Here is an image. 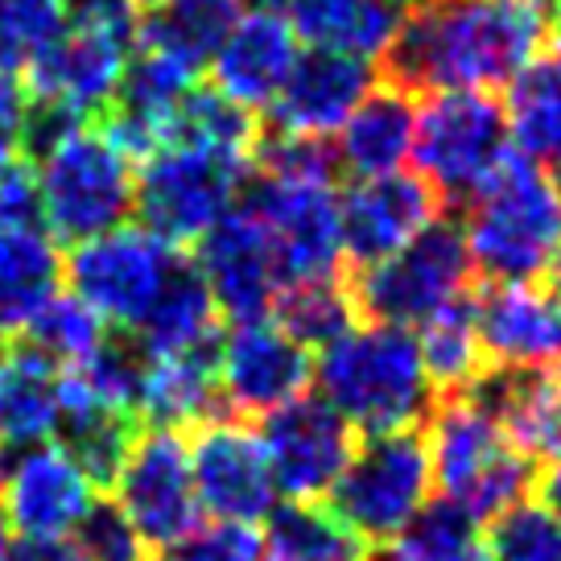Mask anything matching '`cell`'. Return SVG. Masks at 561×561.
Segmentation results:
<instances>
[{
	"label": "cell",
	"instance_id": "obj_1",
	"mask_svg": "<svg viewBox=\"0 0 561 561\" xmlns=\"http://www.w3.org/2000/svg\"><path fill=\"white\" fill-rule=\"evenodd\" d=\"M549 18L537 0H421L385 50V83L409 95L491 91L541 54Z\"/></svg>",
	"mask_w": 561,
	"mask_h": 561
},
{
	"label": "cell",
	"instance_id": "obj_2",
	"mask_svg": "<svg viewBox=\"0 0 561 561\" xmlns=\"http://www.w3.org/2000/svg\"><path fill=\"white\" fill-rule=\"evenodd\" d=\"M314 380L322 401L364 438L421 425L438 404L421 368L417 334L385 322H355L343 339L322 347Z\"/></svg>",
	"mask_w": 561,
	"mask_h": 561
},
{
	"label": "cell",
	"instance_id": "obj_3",
	"mask_svg": "<svg viewBox=\"0 0 561 561\" xmlns=\"http://www.w3.org/2000/svg\"><path fill=\"white\" fill-rule=\"evenodd\" d=\"M467 248L491 285L541 280L561 248V191L545 165L512 149L491 182L467 203Z\"/></svg>",
	"mask_w": 561,
	"mask_h": 561
},
{
	"label": "cell",
	"instance_id": "obj_4",
	"mask_svg": "<svg viewBox=\"0 0 561 561\" xmlns=\"http://www.w3.org/2000/svg\"><path fill=\"white\" fill-rule=\"evenodd\" d=\"M37 219L54 244H83L121 228L137 198V165L107 140L100 124H79L34 161Z\"/></svg>",
	"mask_w": 561,
	"mask_h": 561
},
{
	"label": "cell",
	"instance_id": "obj_5",
	"mask_svg": "<svg viewBox=\"0 0 561 561\" xmlns=\"http://www.w3.org/2000/svg\"><path fill=\"white\" fill-rule=\"evenodd\" d=\"M425 442H430L434 483L474 520H495L500 512L520 504L537 483V467L467 397H442L434 404Z\"/></svg>",
	"mask_w": 561,
	"mask_h": 561
},
{
	"label": "cell",
	"instance_id": "obj_6",
	"mask_svg": "<svg viewBox=\"0 0 561 561\" xmlns=\"http://www.w3.org/2000/svg\"><path fill=\"white\" fill-rule=\"evenodd\" d=\"M355 314L413 331L442 306L467 298L474 280L471 248L455 219H434L392 256L343 273Z\"/></svg>",
	"mask_w": 561,
	"mask_h": 561
},
{
	"label": "cell",
	"instance_id": "obj_7",
	"mask_svg": "<svg viewBox=\"0 0 561 561\" xmlns=\"http://www.w3.org/2000/svg\"><path fill=\"white\" fill-rule=\"evenodd\" d=\"M434 488V462L430 442L421 425L368 434L355 442L351 462L343 467L339 483L331 488V516L347 528L351 537L376 549L401 533L430 500Z\"/></svg>",
	"mask_w": 561,
	"mask_h": 561
},
{
	"label": "cell",
	"instance_id": "obj_8",
	"mask_svg": "<svg viewBox=\"0 0 561 561\" xmlns=\"http://www.w3.org/2000/svg\"><path fill=\"white\" fill-rule=\"evenodd\" d=\"M508 153V116L491 91H434L417 107L413 158L442 203L467 207Z\"/></svg>",
	"mask_w": 561,
	"mask_h": 561
},
{
	"label": "cell",
	"instance_id": "obj_9",
	"mask_svg": "<svg viewBox=\"0 0 561 561\" xmlns=\"http://www.w3.org/2000/svg\"><path fill=\"white\" fill-rule=\"evenodd\" d=\"M248 161L170 140L140 161L133 210L170 248H194L240 198Z\"/></svg>",
	"mask_w": 561,
	"mask_h": 561
},
{
	"label": "cell",
	"instance_id": "obj_10",
	"mask_svg": "<svg viewBox=\"0 0 561 561\" xmlns=\"http://www.w3.org/2000/svg\"><path fill=\"white\" fill-rule=\"evenodd\" d=\"M178 261H182L178 248L158 240L149 228L121 224L70 248V256L62 261V280L107 327L137 331V322L158 301Z\"/></svg>",
	"mask_w": 561,
	"mask_h": 561
},
{
	"label": "cell",
	"instance_id": "obj_11",
	"mask_svg": "<svg viewBox=\"0 0 561 561\" xmlns=\"http://www.w3.org/2000/svg\"><path fill=\"white\" fill-rule=\"evenodd\" d=\"M240 207L252 210L277 248L285 285L327 280L343 273V228L334 182L252 174L240 186ZM280 285V289H285Z\"/></svg>",
	"mask_w": 561,
	"mask_h": 561
},
{
	"label": "cell",
	"instance_id": "obj_12",
	"mask_svg": "<svg viewBox=\"0 0 561 561\" xmlns=\"http://www.w3.org/2000/svg\"><path fill=\"white\" fill-rule=\"evenodd\" d=\"M116 508L137 528L145 549L174 553L203 528V508L194 495L191 455L178 430H140L133 450L116 471Z\"/></svg>",
	"mask_w": 561,
	"mask_h": 561
},
{
	"label": "cell",
	"instance_id": "obj_13",
	"mask_svg": "<svg viewBox=\"0 0 561 561\" xmlns=\"http://www.w3.org/2000/svg\"><path fill=\"white\" fill-rule=\"evenodd\" d=\"M198 508L215 516V525H264L277 508V488L264 458L261 434L248 430L244 417H210L194 425L186 442Z\"/></svg>",
	"mask_w": 561,
	"mask_h": 561
},
{
	"label": "cell",
	"instance_id": "obj_14",
	"mask_svg": "<svg viewBox=\"0 0 561 561\" xmlns=\"http://www.w3.org/2000/svg\"><path fill=\"white\" fill-rule=\"evenodd\" d=\"M261 446L285 504H318L355 450V430L322 397H298L261 417Z\"/></svg>",
	"mask_w": 561,
	"mask_h": 561
},
{
	"label": "cell",
	"instance_id": "obj_15",
	"mask_svg": "<svg viewBox=\"0 0 561 561\" xmlns=\"http://www.w3.org/2000/svg\"><path fill=\"white\" fill-rule=\"evenodd\" d=\"M219 401L236 417H268L280 404L306 397L314 380V359L294 334H285L273 318L231 322L219 339Z\"/></svg>",
	"mask_w": 561,
	"mask_h": 561
},
{
	"label": "cell",
	"instance_id": "obj_16",
	"mask_svg": "<svg viewBox=\"0 0 561 561\" xmlns=\"http://www.w3.org/2000/svg\"><path fill=\"white\" fill-rule=\"evenodd\" d=\"M191 264L207 285L215 310L231 322H256L273 314L280 285L277 248L264 224L244 207H231L215 228L194 244Z\"/></svg>",
	"mask_w": 561,
	"mask_h": 561
},
{
	"label": "cell",
	"instance_id": "obj_17",
	"mask_svg": "<svg viewBox=\"0 0 561 561\" xmlns=\"http://www.w3.org/2000/svg\"><path fill=\"white\" fill-rule=\"evenodd\" d=\"M91 504V479L58 442L0 455V520L18 537H70Z\"/></svg>",
	"mask_w": 561,
	"mask_h": 561
},
{
	"label": "cell",
	"instance_id": "obj_18",
	"mask_svg": "<svg viewBox=\"0 0 561 561\" xmlns=\"http://www.w3.org/2000/svg\"><path fill=\"white\" fill-rule=\"evenodd\" d=\"M442 194L421 174H380L359 178L339 198V228H343V261L364 268L392 256L413 236L442 219Z\"/></svg>",
	"mask_w": 561,
	"mask_h": 561
},
{
	"label": "cell",
	"instance_id": "obj_19",
	"mask_svg": "<svg viewBox=\"0 0 561 561\" xmlns=\"http://www.w3.org/2000/svg\"><path fill=\"white\" fill-rule=\"evenodd\" d=\"M128 46L88 30H62L21 62V88L30 104H54L79 121H100L121 88Z\"/></svg>",
	"mask_w": 561,
	"mask_h": 561
},
{
	"label": "cell",
	"instance_id": "obj_20",
	"mask_svg": "<svg viewBox=\"0 0 561 561\" xmlns=\"http://www.w3.org/2000/svg\"><path fill=\"white\" fill-rule=\"evenodd\" d=\"M376 75L380 70L368 58L331 50V46H310L298 54L277 100L268 104V128L289 137L331 140L359 107V100L376 88Z\"/></svg>",
	"mask_w": 561,
	"mask_h": 561
},
{
	"label": "cell",
	"instance_id": "obj_21",
	"mask_svg": "<svg viewBox=\"0 0 561 561\" xmlns=\"http://www.w3.org/2000/svg\"><path fill=\"white\" fill-rule=\"evenodd\" d=\"M474 331L483 359L495 368L549 371L561 359V294L537 280H508L479 289Z\"/></svg>",
	"mask_w": 561,
	"mask_h": 561
},
{
	"label": "cell",
	"instance_id": "obj_22",
	"mask_svg": "<svg viewBox=\"0 0 561 561\" xmlns=\"http://www.w3.org/2000/svg\"><path fill=\"white\" fill-rule=\"evenodd\" d=\"M301 54V37L280 9H244V18L231 25L219 54L210 58V75L228 100L256 112L277 100L280 83Z\"/></svg>",
	"mask_w": 561,
	"mask_h": 561
},
{
	"label": "cell",
	"instance_id": "obj_23",
	"mask_svg": "<svg viewBox=\"0 0 561 561\" xmlns=\"http://www.w3.org/2000/svg\"><path fill=\"white\" fill-rule=\"evenodd\" d=\"M413 133H417V95L392 83H376L339 128L334 140L339 170H347L355 182L397 174L413 153Z\"/></svg>",
	"mask_w": 561,
	"mask_h": 561
},
{
	"label": "cell",
	"instance_id": "obj_24",
	"mask_svg": "<svg viewBox=\"0 0 561 561\" xmlns=\"http://www.w3.org/2000/svg\"><path fill=\"white\" fill-rule=\"evenodd\" d=\"M62 409V368L25 339L0 343V455L50 442Z\"/></svg>",
	"mask_w": 561,
	"mask_h": 561
},
{
	"label": "cell",
	"instance_id": "obj_25",
	"mask_svg": "<svg viewBox=\"0 0 561 561\" xmlns=\"http://www.w3.org/2000/svg\"><path fill=\"white\" fill-rule=\"evenodd\" d=\"M215 359H219V343L174 355V359H149L137 392L140 425L182 434V430H194L203 421L219 417L224 401H219Z\"/></svg>",
	"mask_w": 561,
	"mask_h": 561
},
{
	"label": "cell",
	"instance_id": "obj_26",
	"mask_svg": "<svg viewBox=\"0 0 561 561\" xmlns=\"http://www.w3.org/2000/svg\"><path fill=\"white\" fill-rule=\"evenodd\" d=\"M244 18V0H153L140 9L137 50L161 54L198 75L219 54L231 25Z\"/></svg>",
	"mask_w": 561,
	"mask_h": 561
},
{
	"label": "cell",
	"instance_id": "obj_27",
	"mask_svg": "<svg viewBox=\"0 0 561 561\" xmlns=\"http://www.w3.org/2000/svg\"><path fill=\"white\" fill-rule=\"evenodd\" d=\"M62 289V252L42 228H0V343L21 339Z\"/></svg>",
	"mask_w": 561,
	"mask_h": 561
},
{
	"label": "cell",
	"instance_id": "obj_28",
	"mask_svg": "<svg viewBox=\"0 0 561 561\" xmlns=\"http://www.w3.org/2000/svg\"><path fill=\"white\" fill-rule=\"evenodd\" d=\"M215 301H210L207 285L198 277L186 256L174 264L170 280L161 285L158 301L149 306V314L137 322V331H128L140 343V351L149 359H174V355H186V351L210 347L219 343V331H215Z\"/></svg>",
	"mask_w": 561,
	"mask_h": 561
},
{
	"label": "cell",
	"instance_id": "obj_29",
	"mask_svg": "<svg viewBox=\"0 0 561 561\" xmlns=\"http://www.w3.org/2000/svg\"><path fill=\"white\" fill-rule=\"evenodd\" d=\"M504 116L520 158L561 170V54H537L512 79Z\"/></svg>",
	"mask_w": 561,
	"mask_h": 561
},
{
	"label": "cell",
	"instance_id": "obj_30",
	"mask_svg": "<svg viewBox=\"0 0 561 561\" xmlns=\"http://www.w3.org/2000/svg\"><path fill=\"white\" fill-rule=\"evenodd\" d=\"M421 368L430 376L434 392L442 397H458L474 385V376L488 368L483 347H479V331H474V306L467 298L442 306L438 314H430L417 331Z\"/></svg>",
	"mask_w": 561,
	"mask_h": 561
},
{
	"label": "cell",
	"instance_id": "obj_31",
	"mask_svg": "<svg viewBox=\"0 0 561 561\" xmlns=\"http://www.w3.org/2000/svg\"><path fill=\"white\" fill-rule=\"evenodd\" d=\"M483 520L455 500H425V508L392 537L371 549V561H483Z\"/></svg>",
	"mask_w": 561,
	"mask_h": 561
},
{
	"label": "cell",
	"instance_id": "obj_32",
	"mask_svg": "<svg viewBox=\"0 0 561 561\" xmlns=\"http://www.w3.org/2000/svg\"><path fill=\"white\" fill-rule=\"evenodd\" d=\"M264 561H371V549L318 504H277L264 520Z\"/></svg>",
	"mask_w": 561,
	"mask_h": 561
},
{
	"label": "cell",
	"instance_id": "obj_33",
	"mask_svg": "<svg viewBox=\"0 0 561 561\" xmlns=\"http://www.w3.org/2000/svg\"><path fill=\"white\" fill-rule=\"evenodd\" d=\"M273 322L285 334H294L306 351L331 347L334 339L355 327V301L347 294V280L343 273L327 280H298V285H285L273 301Z\"/></svg>",
	"mask_w": 561,
	"mask_h": 561
},
{
	"label": "cell",
	"instance_id": "obj_34",
	"mask_svg": "<svg viewBox=\"0 0 561 561\" xmlns=\"http://www.w3.org/2000/svg\"><path fill=\"white\" fill-rule=\"evenodd\" d=\"M170 140L248 161L252 149H256V140H261V121L248 107L236 104V100H228L219 88H191L182 107H178L174 137Z\"/></svg>",
	"mask_w": 561,
	"mask_h": 561
},
{
	"label": "cell",
	"instance_id": "obj_35",
	"mask_svg": "<svg viewBox=\"0 0 561 561\" xmlns=\"http://www.w3.org/2000/svg\"><path fill=\"white\" fill-rule=\"evenodd\" d=\"M107 339V322L91 306L75 298V294H54L37 318L25 327V343L34 351H42L50 364L58 368H79V364H88L95 351L104 347Z\"/></svg>",
	"mask_w": 561,
	"mask_h": 561
},
{
	"label": "cell",
	"instance_id": "obj_36",
	"mask_svg": "<svg viewBox=\"0 0 561 561\" xmlns=\"http://www.w3.org/2000/svg\"><path fill=\"white\" fill-rule=\"evenodd\" d=\"M483 561H561V516L541 500H520L483 533Z\"/></svg>",
	"mask_w": 561,
	"mask_h": 561
},
{
	"label": "cell",
	"instance_id": "obj_37",
	"mask_svg": "<svg viewBox=\"0 0 561 561\" xmlns=\"http://www.w3.org/2000/svg\"><path fill=\"white\" fill-rule=\"evenodd\" d=\"M75 545L88 561H145V541L137 537V528L116 508V500L104 495H95L88 516L75 525Z\"/></svg>",
	"mask_w": 561,
	"mask_h": 561
},
{
	"label": "cell",
	"instance_id": "obj_38",
	"mask_svg": "<svg viewBox=\"0 0 561 561\" xmlns=\"http://www.w3.org/2000/svg\"><path fill=\"white\" fill-rule=\"evenodd\" d=\"M67 30L62 0H0V37L21 54V62Z\"/></svg>",
	"mask_w": 561,
	"mask_h": 561
},
{
	"label": "cell",
	"instance_id": "obj_39",
	"mask_svg": "<svg viewBox=\"0 0 561 561\" xmlns=\"http://www.w3.org/2000/svg\"><path fill=\"white\" fill-rule=\"evenodd\" d=\"M170 561H264V537L248 525H210L178 545Z\"/></svg>",
	"mask_w": 561,
	"mask_h": 561
},
{
	"label": "cell",
	"instance_id": "obj_40",
	"mask_svg": "<svg viewBox=\"0 0 561 561\" xmlns=\"http://www.w3.org/2000/svg\"><path fill=\"white\" fill-rule=\"evenodd\" d=\"M70 30H88V34L112 37L121 46H137L140 30V4L137 0H62Z\"/></svg>",
	"mask_w": 561,
	"mask_h": 561
},
{
	"label": "cell",
	"instance_id": "obj_41",
	"mask_svg": "<svg viewBox=\"0 0 561 561\" xmlns=\"http://www.w3.org/2000/svg\"><path fill=\"white\" fill-rule=\"evenodd\" d=\"M25 116L30 100L21 88V75H0V165L25 158Z\"/></svg>",
	"mask_w": 561,
	"mask_h": 561
},
{
	"label": "cell",
	"instance_id": "obj_42",
	"mask_svg": "<svg viewBox=\"0 0 561 561\" xmlns=\"http://www.w3.org/2000/svg\"><path fill=\"white\" fill-rule=\"evenodd\" d=\"M277 4L280 13L289 18V25L298 30V37H310V42H318V37L327 34L334 13L343 9V0H277Z\"/></svg>",
	"mask_w": 561,
	"mask_h": 561
},
{
	"label": "cell",
	"instance_id": "obj_43",
	"mask_svg": "<svg viewBox=\"0 0 561 561\" xmlns=\"http://www.w3.org/2000/svg\"><path fill=\"white\" fill-rule=\"evenodd\" d=\"M4 561H88L75 537H18Z\"/></svg>",
	"mask_w": 561,
	"mask_h": 561
},
{
	"label": "cell",
	"instance_id": "obj_44",
	"mask_svg": "<svg viewBox=\"0 0 561 561\" xmlns=\"http://www.w3.org/2000/svg\"><path fill=\"white\" fill-rule=\"evenodd\" d=\"M537 495H541V504L553 512V516H561V455L537 474Z\"/></svg>",
	"mask_w": 561,
	"mask_h": 561
},
{
	"label": "cell",
	"instance_id": "obj_45",
	"mask_svg": "<svg viewBox=\"0 0 561 561\" xmlns=\"http://www.w3.org/2000/svg\"><path fill=\"white\" fill-rule=\"evenodd\" d=\"M0 75H21V54L0 37Z\"/></svg>",
	"mask_w": 561,
	"mask_h": 561
},
{
	"label": "cell",
	"instance_id": "obj_46",
	"mask_svg": "<svg viewBox=\"0 0 561 561\" xmlns=\"http://www.w3.org/2000/svg\"><path fill=\"white\" fill-rule=\"evenodd\" d=\"M545 277H549V289H558L561 294V248H558V256H553V264H549V273H545Z\"/></svg>",
	"mask_w": 561,
	"mask_h": 561
},
{
	"label": "cell",
	"instance_id": "obj_47",
	"mask_svg": "<svg viewBox=\"0 0 561 561\" xmlns=\"http://www.w3.org/2000/svg\"><path fill=\"white\" fill-rule=\"evenodd\" d=\"M9 545H13V541H9V525L0 520V561L9 558Z\"/></svg>",
	"mask_w": 561,
	"mask_h": 561
},
{
	"label": "cell",
	"instance_id": "obj_48",
	"mask_svg": "<svg viewBox=\"0 0 561 561\" xmlns=\"http://www.w3.org/2000/svg\"><path fill=\"white\" fill-rule=\"evenodd\" d=\"M553 37H558V46H561V0H558V9H553Z\"/></svg>",
	"mask_w": 561,
	"mask_h": 561
},
{
	"label": "cell",
	"instance_id": "obj_49",
	"mask_svg": "<svg viewBox=\"0 0 561 561\" xmlns=\"http://www.w3.org/2000/svg\"><path fill=\"white\" fill-rule=\"evenodd\" d=\"M558 191H561V170H558Z\"/></svg>",
	"mask_w": 561,
	"mask_h": 561
},
{
	"label": "cell",
	"instance_id": "obj_50",
	"mask_svg": "<svg viewBox=\"0 0 561 561\" xmlns=\"http://www.w3.org/2000/svg\"><path fill=\"white\" fill-rule=\"evenodd\" d=\"M537 4H541V0H537Z\"/></svg>",
	"mask_w": 561,
	"mask_h": 561
}]
</instances>
